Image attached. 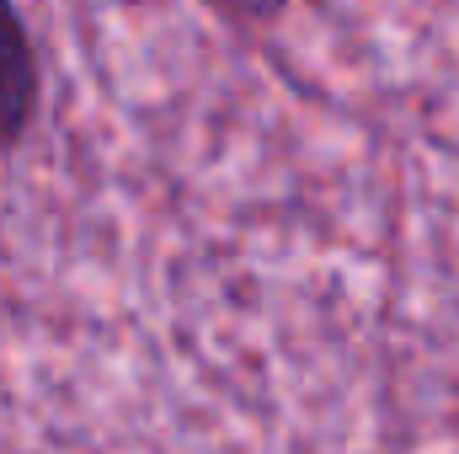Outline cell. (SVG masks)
<instances>
[{"label":"cell","instance_id":"1","mask_svg":"<svg viewBox=\"0 0 459 454\" xmlns=\"http://www.w3.org/2000/svg\"><path fill=\"white\" fill-rule=\"evenodd\" d=\"M43 102V70L16 0H0V150H16Z\"/></svg>","mask_w":459,"mask_h":454},{"label":"cell","instance_id":"2","mask_svg":"<svg viewBox=\"0 0 459 454\" xmlns=\"http://www.w3.org/2000/svg\"><path fill=\"white\" fill-rule=\"evenodd\" d=\"M204 5H214V11H220L225 22H235V27H267V22L283 16L289 0H204Z\"/></svg>","mask_w":459,"mask_h":454}]
</instances>
